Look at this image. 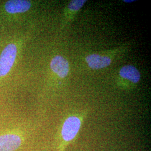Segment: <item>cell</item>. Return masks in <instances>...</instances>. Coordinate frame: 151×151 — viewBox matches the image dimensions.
I'll list each match as a JSON object with an SVG mask.
<instances>
[{"label": "cell", "instance_id": "cell-6", "mask_svg": "<svg viewBox=\"0 0 151 151\" xmlns=\"http://www.w3.org/2000/svg\"><path fill=\"white\" fill-rule=\"evenodd\" d=\"M32 6L29 1L24 0H11L5 4L6 11L10 14L22 13L28 11Z\"/></svg>", "mask_w": 151, "mask_h": 151}, {"label": "cell", "instance_id": "cell-7", "mask_svg": "<svg viewBox=\"0 0 151 151\" xmlns=\"http://www.w3.org/2000/svg\"><path fill=\"white\" fill-rule=\"evenodd\" d=\"M119 76L122 78L130 81L134 84L138 83L141 78L140 72L132 65H126L123 66L119 71Z\"/></svg>", "mask_w": 151, "mask_h": 151}, {"label": "cell", "instance_id": "cell-4", "mask_svg": "<svg viewBox=\"0 0 151 151\" xmlns=\"http://www.w3.org/2000/svg\"><path fill=\"white\" fill-rule=\"evenodd\" d=\"M52 71L62 78H65L70 72V64L67 60L61 55H56L50 62Z\"/></svg>", "mask_w": 151, "mask_h": 151}, {"label": "cell", "instance_id": "cell-5", "mask_svg": "<svg viewBox=\"0 0 151 151\" xmlns=\"http://www.w3.org/2000/svg\"><path fill=\"white\" fill-rule=\"evenodd\" d=\"M88 67L92 70H101L109 66L111 58L108 55L99 54H91L87 55L86 58Z\"/></svg>", "mask_w": 151, "mask_h": 151}, {"label": "cell", "instance_id": "cell-3", "mask_svg": "<svg viewBox=\"0 0 151 151\" xmlns=\"http://www.w3.org/2000/svg\"><path fill=\"white\" fill-rule=\"evenodd\" d=\"M17 47L14 44L7 45L0 55V77L6 75L11 69L16 59Z\"/></svg>", "mask_w": 151, "mask_h": 151}, {"label": "cell", "instance_id": "cell-8", "mask_svg": "<svg viewBox=\"0 0 151 151\" xmlns=\"http://www.w3.org/2000/svg\"><path fill=\"white\" fill-rule=\"evenodd\" d=\"M86 2V0H73L71 1L67 6V10L68 11L67 15H72L75 14L79 11L85 4Z\"/></svg>", "mask_w": 151, "mask_h": 151}, {"label": "cell", "instance_id": "cell-9", "mask_svg": "<svg viewBox=\"0 0 151 151\" xmlns=\"http://www.w3.org/2000/svg\"><path fill=\"white\" fill-rule=\"evenodd\" d=\"M124 2H126V3H131V2H134L135 1H123Z\"/></svg>", "mask_w": 151, "mask_h": 151}, {"label": "cell", "instance_id": "cell-2", "mask_svg": "<svg viewBox=\"0 0 151 151\" xmlns=\"http://www.w3.org/2000/svg\"><path fill=\"white\" fill-rule=\"evenodd\" d=\"M24 137L17 132H9L0 135V151H15L23 143Z\"/></svg>", "mask_w": 151, "mask_h": 151}, {"label": "cell", "instance_id": "cell-1", "mask_svg": "<svg viewBox=\"0 0 151 151\" xmlns=\"http://www.w3.org/2000/svg\"><path fill=\"white\" fill-rule=\"evenodd\" d=\"M81 118L77 116H70L65 120L60 131V143L58 151H64L67 146L75 139L81 128Z\"/></svg>", "mask_w": 151, "mask_h": 151}]
</instances>
